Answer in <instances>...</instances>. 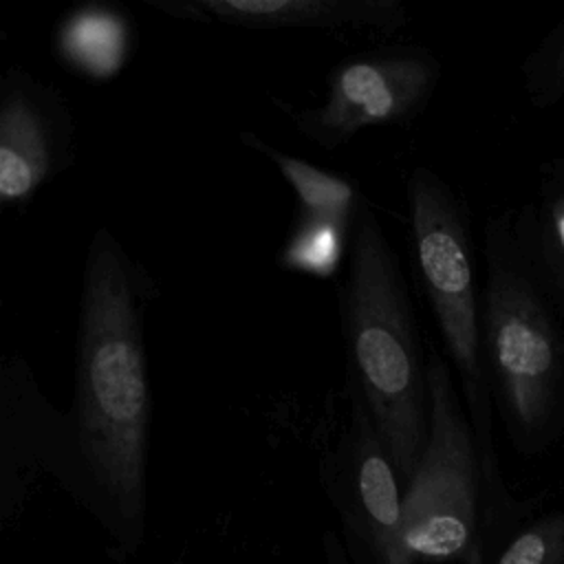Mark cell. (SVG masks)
<instances>
[{
    "label": "cell",
    "mask_w": 564,
    "mask_h": 564,
    "mask_svg": "<svg viewBox=\"0 0 564 564\" xmlns=\"http://www.w3.org/2000/svg\"><path fill=\"white\" fill-rule=\"evenodd\" d=\"M77 163V123L62 88L9 64L0 77V207L26 209Z\"/></svg>",
    "instance_id": "ba28073f"
},
{
    "label": "cell",
    "mask_w": 564,
    "mask_h": 564,
    "mask_svg": "<svg viewBox=\"0 0 564 564\" xmlns=\"http://www.w3.org/2000/svg\"><path fill=\"white\" fill-rule=\"evenodd\" d=\"M348 399V423L319 458V485L335 509L348 564H412L405 549V485L361 399L352 392Z\"/></svg>",
    "instance_id": "52a82bcc"
},
{
    "label": "cell",
    "mask_w": 564,
    "mask_h": 564,
    "mask_svg": "<svg viewBox=\"0 0 564 564\" xmlns=\"http://www.w3.org/2000/svg\"><path fill=\"white\" fill-rule=\"evenodd\" d=\"M59 33L90 35V40L57 46V53L86 77L104 79L117 73L126 57V24L117 9L99 2L77 7L62 24Z\"/></svg>",
    "instance_id": "7c38bea8"
},
{
    "label": "cell",
    "mask_w": 564,
    "mask_h": 564,
    "mask_svg": "<svg viewBox=\"0 0 564 564\" xmlns=\"http://www.w3.org/2000/svg\"><path fill=\"white\" fill-rule=\"evenodd\" d=\"M322 560L324 564H348L346 549L335 529H326L322 533Z\"/></svg>",
    "instance_id": "2e32d148"
},
{
    "label": "cell",
    "mask_w": 564,
    "mask_h": 564,
    "mask_svg": "<svg viewBox=\"0 0 564 564\" xmlns=\"http://www.w3.org/2000/svg\"><path fill=\"white\" fill-rule=\"evenodd\" d=\"M352 223L300 214L293 234L278 253L284 269L326 278L337 269L344 247H348Z\"/></svg>",
    "instance_id": "5bb4252c"
},
{
    "label": "cell",
    "mask_w": 564,
    "mask_h": 564,
    "mask_svg": "<svg viewBox=\"0 0 564 564\" xmlns=\"http://www.w3.org/2000/svg\"><path fill=\"white\" fill-rule=\"evenodd\" d=\"M337 313L348 392L361 399L408 485L430 438V352L423 350L399 256L366 198L352 218Z\"/></svg>",
    "instance_id": "7a4b0ae2"
},
{
    "label": "cell",
    "mask_w": 564,
    "mask_h": 564,
    "mask_svg": "<svg viewBox=\"0 0 564 564\" xmlns=\"http://www.w3.org/2000/svg\"><path fill=\"white\" fill-rule=\"evenodd\" d=\"M152 271L106 225L88 240L77 311L66 489L99 520L119 557L145 542L150 375L145 315Z\"/></svg>",
    "instance_id": "6da1fadb"
},
{
    "label": "cell",
    "mask_w": 564,
    "mask_h": 564,
    "mask_svg": "<svg viewBox=\"0 0 564 564\" xmlns=\"http://www.w3.org/2000/svg\"><path fill=\"white\" fill-rule=\"evenodd\" d=\"M482 357L498 419L513 449L531 460L564 436V324L533 271L516 209L482 227Z\"/></svg>",
    "instance_id": "3957f363"
},
{
    "label": "cell",
    "mask_w": 564,
    "mask_h": 564,
    "mask_svg": "<svg viewBox=\"0 0 564 564\" xmlns=\"http://www.w3.org/2000/svg\"><path fill=\"white\" fill-rule=\"evenodd\" d=\"M405 203L416 275L476 436L489 491L487 520L507 522L518 518L524 505L507 489L496 452V408L482 357L471 214L465 198L427 165H416L408 174Z\"/></svg>",
    "instance_id": "277c9868"
},
{
    "label": "cell",
    "mask_w": 564,
    "mask_h": 564,
    "mask_svg": "<svg viewBox=\"0 0 564 564\" xmlns=\"http://www.w3.org/2000/svg\"><path fill=\"white\" fill-rule=\"evenodd\" d=\"M467 564H564V509L524 516Z\"/></svg>",
    "instance_id": "4fadbf2b"
},
{
    "label": "cell",
    "mask_w": 564,
    "mask_h": 564,
    "mask_svg": "<svg viewBox=\"0 0 564 564\" xmlns=\"http://www.w3.org/2000/svg\"><path fill=\"white\" fill-rule=\"evenodd\" d=\"M520 82L533 108L564 106V18L527 51L520 62Z\"/></svg>",
    "instance_id": "9a60e30c"
},
{
    "label": "cell",
    "mask_w": 564,
    "mask_h": 564,
    "mask_svg": "<svg viewBox=\"0 0 564 564\" xmlns=\"http://www.w3.org/2000/svg\"><path fill=\"white\" fill-rule=\"evenodd\" d=\"M150 9L198 24L247 31L399 33L412 20L414 0H141Z\"/></svg>",
    "instance_id": "9c48e42d"
},
{
    "label": "cell",
    "mask_w": 564,
    "mask_h": 564,
    "mask_svg": "<svg viewBox=\"0 0 564 564\" xmlns=\"http://www.w3.org/2000/svg\"><path fill=\"white\" fill-rule=\"evenodd\" d=\"M238 139L253 152L267 156L275 170L282 174V178L289 183V187L295 194L300 214L306 216H319L330 218L339 223H352L355 212L359 203L364 200V194L359 185L346 176L326 172L306 159L293 156L262 137H258L251 130H240Z\"/></svg>",
    "instance_id": "8fae6325"
},
{
    "label": "cell",
    "mask_w": 564,
    "mask_h": 564,
    "mask_svg": "<svg viewBox=\"0 0 564 564\" xmlns=\"http://www.w3.org/2000/svg\"><path fill=\"white\" fill-rule=\"evenodd\" d=\"M443 79L436 53L414 42H388L337 59L317 106L291 108L300 137L322 150H339L359 132L383 126H412L434 99Z\"/></svg>",
    "instance_id": "8992f818"
},
{
    "label": "cell",
    "mask_w": 564,
    "mask_h": 564,
    "mask_svg": "<svg viewBox=\"0 0 564 564\" xmlns=\"http://www.w3.org/2000/svg\"><path fill=\"white\" fill-rule=\"evenodd\" d=\"M430 438L403 489L405 549L412 564H465L489 513L476 436L454 370L430 350Z\"/></svg>",
    "instance_id": "5b68a950"
},
{
    "label": "cell",
    "mask_w": 564,
    "mask_h": 564,
    "mask_svg": "<svg viewBox=\"0 0 564 564\" xmlns=\"http://www.w3.org/2000/svg\"><path fill=\"white\" fill-rule=\"evenodd\" d=\"M513 209L533 271L564 324V156L540 163L535 198Z\"/></svg>",
    "instance_id": "30bf717a"
}]
</instances>
